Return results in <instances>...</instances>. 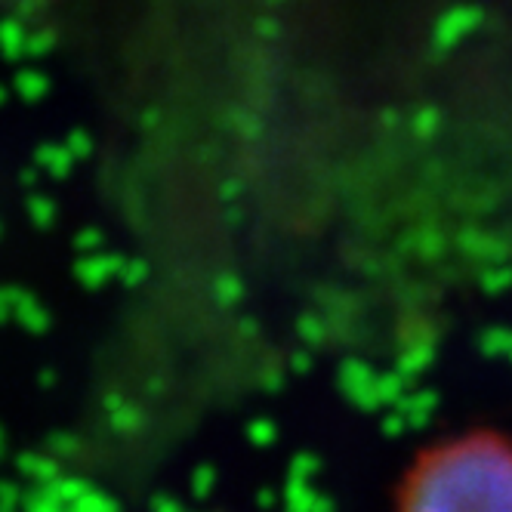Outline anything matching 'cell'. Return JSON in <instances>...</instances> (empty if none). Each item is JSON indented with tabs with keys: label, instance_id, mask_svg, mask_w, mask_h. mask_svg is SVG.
Wrapping results in <instances>:
<instances>
[{
	"label": "cell",
	"instance_id": "1",
	"mask_svg": "<svg viewBox=\"0 0 512 512\" xmlns=\"http://www.w3.org/2000/svg\"><path fill=\"white\" fill-rule=\"evenodd\" d=\"M395 512H512V442L479 429L426 448L401 479Z\"/></svg>",
	"mask_w": 512,
	"mask_h": 512
}]
</instances>
